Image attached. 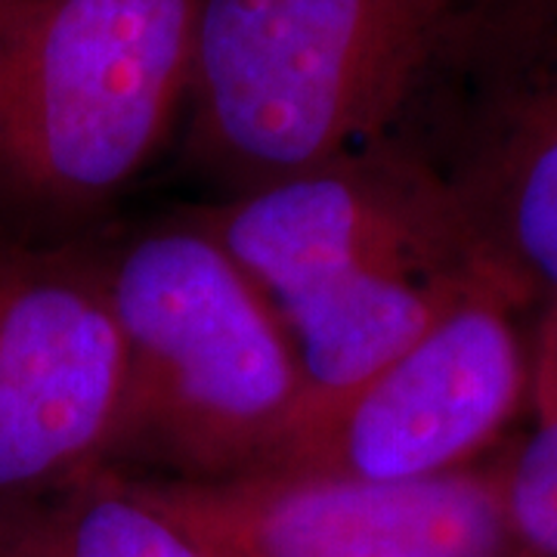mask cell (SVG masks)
<instances>
[{
    "label": "cell",
    "instance_id": "cell-1",
    "mask_svg": "<svg viewBox=\"0 0 557 557\" xmlns=\"http://www.w3.org/2000/svg\"><path fill=\"white\" fill-rule=\"evenodd\" d=\"M474 0H199L186 146L233 196L394 134Z\"/></svg>",
    "mask_w": 557,
    "mask_h": 557
},
{
    "label": "cell",
    "instance_id": "cell-2",
    "mask_svg": "<svg viewBox=\"0 0 557 557\" xmlns=\"http://www.w3.org/2000/svg\"><path fill=\"white\" fill-rule=\"evenodd\" d=\"M124 350L121 461L171 480L267 468L300 416V375L276 307L196 220L134 239L100 267Z\"/></svg>",
    "mask_w": 557,
    "mask_h": 557
},
{
    "label": "cell",
    "instance_id": "cell-3",
    "mask_svg": "<svg viewBox=\"0 0 557 557\" xmlns=\"http://www.w3.org/2000/svg\"><path fill=\"white\" fill-rule=\"evenodd\" d=\"M199 0H0V201L87 214L186 109Z\"/></svg>",
    "mask_w": 557,
    "mask_h": 557
},
{
    "label": "cell",
    "instance_id": "cell-4",
    "mask_svg": "<svg viewBox=\"0 0 557 557\" xmlns=\"http://www.w3.org/2000/svg\"><path fill=\"white\" fill-rule=\"evenodd\" d=\"M387 139L483 270L557 300V0H474Z\"/></svg>",
    "mask_w": 557,
    "mask_h": 557
},
{
    "label": "cell",
    "instance_id": "cell-5",
    "mask_svg": "<svg viewBox=\"0 0 557 557\" xmlns=\"http://www.w3.org/2000/svg\"><path fill=\"white\" fill-rule=\"evenodd\" d=\"M520 300L478 270L406 350L298 428L263 471L406 483L474 468L530 399Z\"/></svg>",
    "mask_w": 557,
    "mask_h": 557
},
{
    "label": "cell",
    "instance_id": "cell-6",
    "mask_svg": "<svg viewBox=\"0 0 557 557\" xmlns=\"http://www.w3.org/2000/svg\"><path fill=\"white\" fill-rule=\"evenodd\" d=\"M134 480L208 557H523L496 465L406 483L295 471Z\"/></svg>",
    "mask_w": 557,
    "mask_h": 557
},
{
    "label": "cell",
    "instance_id": "cell-7",
    "mask_svg": "<svg viewBox=\"0 0 557 557\" xmlns=\"http://www.w3.org/2000/svg\"><path fill=\"white\" fill-rule=\"evenodd\" d=\"M121 403L100 267L0 239V511L109 468Z\"/></svg>",
    "mask_w": 557,
    "mask_h": 557
},
{
    "label": "cell",
    "instance_id": "cell-8",
    "mask_svg": "<svg viewBox=\"0 0 557 557\" xmlns=\"http://www.w3.org/2000/svg\"><path fill=\"white\" fill-rule=\"evenodd\" d=\"M193 220L270 304L369 270L480 267L437 183L394 139L236 193Z\"/></svg>",
    "mask_w": 557,
    "mask_h": 557
},
{
    "label": "cell",
    "instance_id": "cell-9",
    "mask_svg": "<svg viewBox=\"0 0 557 557\" xmlns=\"http://www.w3.org/2000/svg\"><path fill=\"white\" fill-rule=\"evenodd\" d=\"M478 270L483 267L443 276L369 270L273 304L298 359L300 416L295 431L335 409L406 350Z\"/></svg>",
    "mask_w": 557,
    "mask_h": 557
},
{
    "label": "cell",
    "instance_id": "cell-10",
    "mask_svg": "<svg viewBox=\"0 0 557 557\" xmlns=\"http://www.w3.org/2000/svg\"><path fill=\"white\" fill-rule=\"evenodd\" d=\"M0 557H208L124 471L0 511Z\"/></svg>",
    "mask_w": 557,
    "mask_h": 557
},
{
    "label": "cell",
    "instance_id": "cell-11",
    "mask_svg": "<svg viewBox=\"0 0 557 557\" xmlns=\"http://www.w3.org/2000/svg\"><path fill=\"white\" fill-rule=\"evenodd\" d=\"M496 468L520 555L557 557V412L536 416L533 434Z\"/></svg>",
    "mask_w": 557,
    "mask_h": 557
},
{
    "label": "cell",
    "instance_id": "cell-12",
    "mask_svg": "<svg viewBox=\"0 0 557 557\" xmlns=\"http://www.w3.org/2000/svg\"><path fill=\"white\" fill-rule=\"evenodd\" d=\"M530 399L536 416L557 412V300L548 304L545 322L530 350Z\"/></svg>",
    "mask_w": 557,
    "mask_h": 557
}]
</instances>
